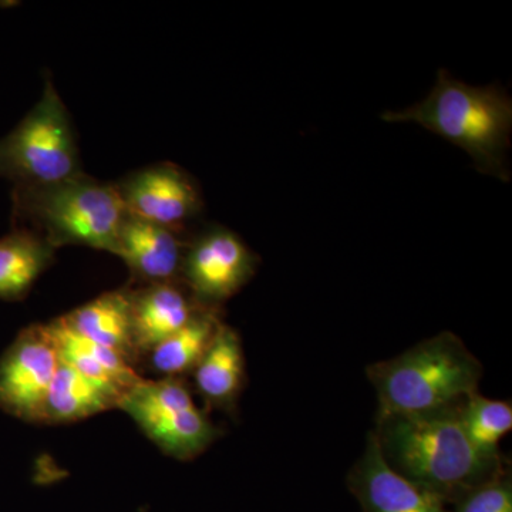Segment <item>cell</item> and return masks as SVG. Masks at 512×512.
Here are the masks:
<instances>
[{"label":"cell","mask_w":512,"mask_h":512,"mask_svg":"<svg viewBox=\"0 0 512 512\" xmlns=\"http://www.w3.org/2000/svg\"><path fill=\"white\" fill-rule=\"evenodd\" d=\"M386 123H416L463 148L480 173L510 180L512 101L498 87H474L439 70L429 96L402 111L382 114Z\"/></svg>","instance_id":"obj_2"},{"label":"cell","mask_w":512,"mask_h":512,"mask_svg":"<svg viewBox=\"0 0 512 512\" xmlns=\"http://www.w3.org/2000/svg\"><path fill=\"white\" fill-rule=\"evenodd\" d=\"M82 174L72 121L47 79L36 106L0 140V178L12 181L15 188H40Z\"/></svg>","instance_id":"obj_5"},{"label":"cell","mask_w":512,"mask_h":512,"mask_svg":"<svg viewBox=\"0 0 512 512\" xmlns=\"http://www.w3.org/2000/svg\"><path fill=\"white\" fill-rule=\"evenodd\" d=\"M55 340L60 359L74 370L89 377L106 389L123 396L128 389L143 380L131 367L127 357L116 350L84 338L67 325L60 316L47 325Z\"/></svg>","instance_id":"obj_12"},{"label":"cell","mask_w":512,"mask_h":512,"mask_svg":"<svg viewBox=\"0 0 512 512\" xmlns=\"http://www.w3.org/2000/svg\"><path fill=\"white\" fill-rule=\"evenodd\" d=\"M348 484L363 512H448L443 500L386 463L373 433L350 471Z\"/></svg>","instance_id":"obj_9"},{"label":"cell","mask_w":512,"mask_h":512,"mask_svg":"<svg viewBox=\"0 0 512 512\" xmlns=\"http://www.w3.org/2000/svg\"><path fill=\"white\" fill-rule=\"evenodd\" d=\"M120 396L74 370L60 359L55 379L47 393L42 421L74 423L117 407Z\"/></svg>","instance_id":"obj_15"},{"label":"cell","mask_w":512,"mask_h":512,"mask_svg":"<svg viewBox=\"0 0 512 512\" xmlns=\"http://www.w3.org/2000/svg\"><path fill=\"white\" fill-rule=\"evenodd\" d=\"M59 365V350L47 325L22 330L0 359V409L19 419L42 421Z\"/></svg>","instance_id":"obj_6"},{"label":"cell","mask_w":512,"mask_h":512,"mask_svg":"<svg viewBox=\"0 0 512 512\" xmlns=\"http://www.w3.org/2000/svg\"><path fill=\"white\" fill-rule=\"evenodd\" d=\"M168 456L190 460L211 446L218 430L195 404L164 414L140 427Z\"/></svg>","instance_id":"obj_18"},{"label":"cell","mask_w":512,"mask_h":512,"mask_svg":"<svg viewBox=\"0 0 512 512\" xmlns=\"http://www.w3.org/2000/svg\"><path fill=\"white\" fill-rule=\"evenodd\" d=\"M256 256L234 232L222 227L205 231L185 251V281L198 303L212 308L242 288L255 274Z\"/></svg>","instance_id":"obj_7"},{"label":"cell","mask_w":512,"mask_h":512,"mask_svg":"<svg viewBox=\"0 0 512 512\" xmlns=\"http://www.w3.org/2000/svg\"><path fill=\"white\" fill-rule=\"evenodd\" d=\"M220 323L212 308L204 306L187 325L148 352L151 366L171 379L192 372L210 348Z\"/></svg>","instance_id":"obj_17"},{"label":"cell","mask_w":512,"mask_h":512,"mask_svg":"<svg viewBox=\"0 0 512 512\" xmlns=\"http://www.w3.org/2000/svg\"><path fill=\"white\" fill-rule=\"evenodd\" d=\"M55 249L45 238L16 228L0 238V299H22L52 264Z\"/></svg>","instance_id":"obj_16"},{"label":"cell","mask_w":512,"mask_h":512,"mask_svg":"<svg viewBox=\"0 0 512 512\" xmlns=\"http://www.w3.org/2000/svg\"><path fill=\"white\" fill-rule=\"evenodd\" d=\"M461 421L468 440L478 453L498 460V444L512 429L511 403L491 400L476 393L461 404Z\"/></svg>","instance_id":"obj_19"},{"label":"cell","mask_w":512,"mask_h":512,"mask_svg":"<svg viewBox=\"0 0 512 512\" xmlns=\"http://www.w3.org/2000/svg\"><path fill=\"white\" fill-rule=\"evenodd\" d=\"M116 255L138 278L150 285L165 284L181 274L185 247L173 229L127 215L121 224Z\"/></svg>","instance_id":"obj_10"},{"label":"cell","mask_w":512,"mask_h":512,"mask_svg":"<svg viewBox=\"0 0 512 512\" xmlns=\"http://www.w3.org/2000/svg\"><path fill=\"white\" fill-rule=\"evenodd\" d=\"M201 308L204 306L195 305L174 282L153 284L133 293L134 352H150L187 325Z\"/></svg>","instance_id":"obj_11"},{"label":"cell","mask_w":512,"mask_h":512,"mask_svg":"<svg viewBox=\"0 0 512 512\" xmlns=\"http://www.w3.org/2000/svg\"><path fill=\"white\" fill-rule=\"evenodd\" d=\"M13 215L53 248L82 245L116 255L127 211L117 184L82 174L49 187L15 188Z\"/></svg>","instance_id":"obj_4"},{"label":"cell","mask_w":512,"mask_h":512,"mask_svg":"<svg viewBox=\"0 0 512 512\" xmlns=\"http://www.w3.org/2000/svg\"><path fill=\"white\" fill-rule=\"evenodd\" d=\"M117 187L127 215L175 232L201 212L197 184L175 164L143 168L128 175Z\"/></svg>","instance_id":"obj_8"},{"label":"cell","mask_w":512,"mask_h":512,"mask_svg":"<svg viewBox=\"0 0 512 512\" xmlns=\"http://www.w3.org/2000/svg\"><path fill=\"white\" fill-rule=\"evenodd\" d=\"M133 293L107 292L62 316L84 338L116 350L127 359L133 348Z\"/></svg>","instance_id":"obj_14"},{"label":"cell","mask_w":512,"mask_h":512,"mask_svg":"<svg viewBox=\"0 0 512 512\" xmlns=\"http://www.w3.org/2000/svg\"><path fill=\"white\" fill-rule=\"evenodd\" d=\"M192 372L198 392L207 402L231 407L241 393L245 376L244 350L238 333L220 323L210 348Z\"/></svg>","instance_id":"obj_13"},{"label":"cell","mask_w":512,"mask_h":512,"mask_svg":"<svg viewBox=\"0 0 512 512\" xmlns=\"http://www.w3.org/2000/svg\"><path fill=\"white\" fill-rule=\"evenodd\" d=\"M461 404L434 412L379 416L373 431L386 463L446 504L456 503L501 470L500 461L481 456L468 440Z\"/></svg>","instance_id":"obj_1"},{"label":"cell","mask_w":512,"mask_h":512,"mask_svg":"<svg viewBox=\"0 0 512 512\" xmlns=\"http://www.w3.org/2000/svg\"><path fill=\"white\" fill-rule=\"evenodd\" d=\"M379 416L434 412L478 393L483 366L463 340L443 332L367 370Z\"/></svg>","instance_id":"obj_3"},{"label":"cell","mask_w":512,"mask_h":512,"mask_svg":"<svg viewBox=\"0 0 512 512\" xmlns=\"http://www.w3.org/2000/svg\"><path fill=\"white\" fill-rule=\"evenodd\" d=\"M454 512H512L510 476L500 470L483 484L461 495Z\"/></svg>","instance_id":"obj_20"}]
</instances>
